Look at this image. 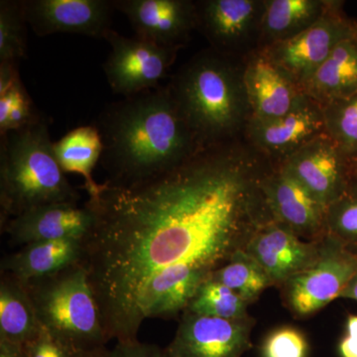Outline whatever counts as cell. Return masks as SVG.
<instances>
[{"label": "cell", "mask_w": 357, "mask_h": 357, "mask_svg": "<svg viewBox=\"0 0 357 357\" xmlns=\"http://www.w3.org/2000/svg\"><path fill=\"white\" fill-rule=\"evenodd\" d=\"M41 117L21 79L0 95V134L25 128Z\"/></svg>", "instance_id": "cell-29"}, {"label": "cell", "mask_w": 357, "mask_h": 357, "mask_svg": "<svg viewBox=\"0 0 357 357\" xmlns=\"http://www.w3.org/2000/svg\"><path fill=\"white\" fill-rule=\"evenodd\" d=\"M95 126L102 140L105 184L129 185L156 177L198 153L196 138L169 86L112 103Z\"/></svg>", "instance_id": "cell-2"}, {"label": "cell", "mask_w": 357, "mask_h": 357, "mask_svg": "<svg viewBox=\"0 0 357 357\" xmlns=\"http://www.w3.org/2000/svg\"><path fill=\"white\" fill-rule=\"evenodd\" d=\"M201 149L239 140L251 117L243 66L213 49L199 52L168 84Z\"/></svg>", "instance_id": "cell-3"}, {"label": "cell", "mask_w": 357, "mask_h": 357, "mask_svg": "<svg viewBox=\"0 0 357 357\" xmlns=\"http://www.w3.org/2000/svg\"><path fill=\"white\" fill-rule=\"evenodd\" d=\"M333 0H264L258 50L297 36L332 7Z\"/></svg>", "instance_id": "cell-21"}, {"label": "cell", "mask_w": 357, "mask_h": 357, "mask_svg": "<svg viewBox=\"0 0 357 357\" xmlns=\"http://www.w3.org/2000/svg\"><path fill=\"white\" fill-rule=\"evenodd\" d=\"M0 357H28L23 345L0 340Z\"/></svg>", "instance_id": "cell-33"}, {"label": "cell", "mask_w": 357, "mask_h": 357, "mask_svg": "<svg viewBox=\"0 0 357 357\" xmlns=\"http://www.w3.org/2000/svg\"><path fill=\"white\" fill-rule=\"evenodd\" d=\"M321 239L307 241L275 220L257 227L244 245V251L258 263L272 285L284 286L316 261Z\"/></svg>", "instance_id": "cell-15"}, {"label": "cell", "mask_w": 357, "mask_h": 357, "mask_svg": "<svg viewBox=\"0 0 357 357\" xmlns=\"http://www.w3.org/2000/svg\"><path fill=\"white\" fill-rule=\"evenodd\" d=\"M128 17L135 36L166 47L182 48L197 29V4L190 0H114Z\"/></svg>", "instance_id": "cell-16"}, {"label": "cell", "mask_w": 357, "mask_h": 357, "mask_svg": "<svg viewBox=\"0 0 357 357\" xmlns=\"http://www.w3.org/2000/svg\"><path fill=\"white\" fill-rule=\"evenodd\" d=\"M301 89L321 107L357 93L356 32L333 49Z\"/></svg>", "instance_id": "cell-20"}, {"label": "cell", "mask_w": 357, "mask_h": 357, "mask_svg": "<svg viewBox=\"0 0 357 357\" xmlns=\"http://www.w3.org/2000/svg\"><path fill=\"white\" fill-rule=\"evenodd\" d=\"M277 166L326 208L347 191L356 178V163L326 133L309 141Z\"/></svg>", "instance_id": "cell-10"}, {"label": "cell", "mask_w": 357, "mask_h": 357, "mask_svg": "<svg viewBox=\"0 0 357 357\" xmlns=\"http://www.w3.org/2000/svg\"><path fill=\"white\" fill-rule=\"evenodd\" d=\"M83 253L84 239L81 238L30 243L2 260L1 273L27 283L81 262Z\"/></svg>", "instance_id": "cell-19"}, {"label": "cell", "mask_w": 357, "mask_h": 357, "mask_svg": "<svg viewBox=\"0 0 357 357\" xmlns=\"http://www.w3.org/2000/svg\"><path fill=\"white\" fill-rule=\"evenodd\" d=\"M59 165L65 173H76L84 178L89 197L95 196L100 184L93 177L102 154V140L95 124L70 130L53 144Z\"/></svg>", "instance_id": "cell-23"}, {"label": "cell", "mask_w": 357, "mask_h": 357, "mask_svg": "<svg viewBox=\"0 0 357 357\" xmlns=\"http://www.w3.org/2000/svg\"><path fill=\"white\" fill-rule=\"evenodd\" d=\"M340 354L342 357H357V342L345 335L340 342Z\"/></svg>", "instance_id": "cell-34"}, {"label": "cell", "mask_w": 357, "mask_h": 357, "mask_svg": "<svg viewBox=\"0 0 357 357\" xmlns=\"http://www.w3.org/2000/svg\"><path fill=\"white\" fill-rule=\"evenodd\" d=\"M261 190L272 220L301 238L319 241L326 234V206L278 166L262 178Z\"/></svg>", "instance_id": "cell-14"}, {"label": "cell", "mask_w": 357, "mask_h": 357, "mask_svg": "<svg viewBox=\"0 0 357 357\" xmlns=\"http://www.w3.org/2000/svg\"><path fill=\"white\" fill-rule=\"evenodd\" d=\"M53 144L43 116L1 134L0 206L6 222L47 204H77L79 194L59 165Z\"/></svg>", "instance_id": "cell-4"}, {"label": "cell", "mask_w": 357, "mask_h": 357, "mask_svg": "<svg viewBox=\"0 0 357 357\" xmlns=\"http://www.w3.org/2000/svg\"><path fill=\"white\" fill-rule=\"evenodd\" d=\"M342 3L333 2L316 23L297 36L259 51L287 73L301 88L333 49L356 32V21L347 17Z\"/></svg>", "instance_id": "cell-7"}, {"label": "cell", "mask_w": 357, "mask_h": 357, "mask_svg": "<svg viewBox=\"0 0 357 357\" xmlns=\"http://www.w3.org/2000/svg\"><path fill=\"white\" fill-rule=\"evenodd\" d=\"M356 35H357V22H356Z\"/></svg>", "instance_id": "cell-39"}, {"label": "cell", "mask_w": 357, "mask_h": 357, "mask_svg": "<svg viewBox=\"0 0 357 357\" xmlns=\"http://www.w3.org/2000/svg\"><path fill=\"white\" fill-rule=\"evenodd\" d=\"M340 299L354 300L357 302V273L340 294Z\"/></svg>", "instance_id": "cell-35"}, {"label": "cell", "mask_w": 357, "mask_h": 357, "mask_svg": "<svg viewBox=\"0 0 357 357\" xmlns=\"http://www.w3.org/2000/svg\"><path fill=\"white\" fill-rule=\"evenodd\" d=\"M326 133L323 107L304 95L287 114L249 119L244 138L255 151L278 164L317 136Z\"/></svg>", "instance_id": "cell-12"}, {"label": "cell", "mask_w": 357, "mask_h": 357, "mask_svg": "<svg viewBox=\"0 0 357 357\" xmlns=\"http://www.w3.org/2000/svg\"><path fill=\"white\" fill-rule=\"evenodd\" d=\"M105 357H169L166 349L157 345L143 344L139 340L117 342Z\"/></svg>", "instance_id": "cell-32"}, {"label": "cell", "mask_w": 357, "mask_h": 357, "mask_svg": "<svg viewBox=\"0 0 357 357\" xmlns=\"http://www.w3.org/2000/svg\"><path fill=\"white\" fill-rule=\"evenodd\" d=\"M255 319H225L185 311L169 357H241L252 347Z\"/></svg>", "instance_id": "cell-11"}, {"label": "cell", "mask_w": 357, "mask_h": 357, "mask_svg": "<svg viewBox=\"0 0 357 357\" xmlns=\"http://www.w3.org/2000/svg\"><path fill=\"white\" fill-rule=\"evenodd\" d=\"M345 328H347V337L354 338L357 342V316L356 314L347 317Z\"/></svg>", "instance_id": "cell-36"}, {"label": "cell", "mask_w": 357, "mask_h": 357, "mask_svg": "<svg viewBox=\"0 0 357 357\" xmlns=\"http://www.w3.org/2000/svg\"><path fill=\"white\" fill-rule=\"evenodd\" d=\"M249 303L220 282L208 279L202 284L185 311L225 319L249 318Z\"/></svg>", "instance_id": "cell-25"}, {"label": "cell", "mask_w": 357, "mask_h": 357, "mask_svg": "<svg viewBox=\"0 0 357 357\" xmlns=\"http://www.w3.org/2000/svg\"><path fill=\"white\" fill-rule=\"evenodd\" d=\"M26 22L40 37L74 33L107 39L114 1L109 0H21Z\"/></svg>", "instance_id": "cell-13"}, {"label": "cell", "mask_w": 357, "mask_h": 357, "mask_svg": "<svg viewBox=\"0 0 357 357\" xmlns=\"http://www.w3.org/2000/svg\"><path fill=\"white\" fill-rule=\"evenodd\" d=\"M326 232L357 253V178L347 191L326 208Z\"/></svg>", "instance_id": "cell-28"}, {"label": "cell", "mask_w": 357, "mask_h": 357, "mask_svg": "<svg viewBox=\"0 0 357 357\" xmlns=\"http://www.w3.org/2000/svg\"><path fill=\"white\" fill-rule=\"evenodd\" d=\"M243 66L250 119L281 116L304 96L299 84L260 51L248 56Z\"/></svg>", "instance_id": "cell-18"}, {"label": "cell", "mask_w": 357, "mask_h": 357, "mask_svg": "<svg viewBox=\"0 0 357 357\" xmlns=\"http://www.w3.org/2000/svg\"><path fill=\"white\" fill-rule=\"evenodd\" d=\"M356 273L357 253L326 232L316 261L283 286L288 307L296 316H311L338 299Z\"/></svg>", "instance_id": "cell-6"}, {"label": "cell", "mask_w": 357, "mask_h": 357, "mask_svg": "<svg viewBox=\"0 0 357 357\" xmlns=\"http://www.w3.org/2000/svg\"><path fill=\"white\" fill-rule=\"evenodd\" d=\"M354 170H356V177L357 178V161L356 163V167H354Z\"/></svg>", "instance_id": "cell-38"}, {"label": "cell", "mask_w": 357, "mask_h": 357, "mask_svg": "<svg viewBox=\"0 0 357 357\" xmlns=\"http://www.w3.org/2000/svg\"><path fill=\"white\" fill-rule=\"evenodd\" d=\"M309 344L297 328L284 326L268 335L262 347L263 357H307Z\"/></svg>", "instance_id": "cell-30"}, {"label": "cell", "mask_w": 357, "mask_h": 357, "mask_svg": "<svg viewBox=\"0 0 357 357\" xmlns=\"http://www.w3.org/2000/svg\"><path fill=\"white\" fill-rule=\"evenodd\" d=\"M268 160L241 140L129 185L100 184L82 264L107 340H137L143 321L185 312L195 294L262 223Z\"/></svg>", "instance_id": "cell-1"}, {"label": "cell", "mask_w": 357, "mask_h": 357, "mask_svg": "<svg viewBox=\"0 0 357 357\" xmlns=\"http://www.w3.org/2000/svg\"><path fill=\"white\" fill-rule=\"evenodd\" d=\"M24 284L47 332L77 354L105 349L100 307L81 262Z\"/></svg>", "instance_id": "cell-5"}, {"label": "cell", "mask_w": 357, "mask_h": 357, "mask_svg": "<svg viewBox=\"0 0 357 357\" xmlns=\"http://www.w3.org/2000/svg\"><path fill=\"white\" fill-rule=\"evenodd\" d=\"M196 4L197 29L211 49L236 60L258 50L264 0H204Z\"/></svg>", "instance_id": "cell-9"}, {"label": "cell", "mask_w": 357, "mask_h": 357, "mask_svg": "<svg viewBox=\"0 0 357 357\" xmlns=\"http://www.w3.org/2000/svg\"><path fill=\"white\" fill-rule=\"evenodd\" d=\"M326 133L354 163L357 161V93L324 105Z\"/></svg>", "instance_id": "cell-26"}, {"label": "cell", "mask_w": 357, "mask_h": 357, "mask_svg": "<svg viewBox=\"0 0 357 357\" xmlns=\"http://www.w3.org/2000/svg\"><path fill=\"white\" fill-rule=\"evenodd\" d=\"M107 352V349H102V351L89 352V354H84L82 357H105Z\"/></svg>", "instance_id": "cell-37"}, {"label": "cell", "mask_w": 357, "mask_h": 357, "mask_svg": "<svg viewBox=\"0 0 357 357\" xmlns=\"http://www.w3.org/2000/svg\"><path fill=\"white\" fill-rule=\"evenodd\" d=\"M0 280V340L24 345L41 332L34 305L25 284L1 273Z\"/></svg>", "instance_id": "cell-22"}, {"label": "cell", "mask_w": 357, "mask_h": 357, "mask_svg": "<svg viewBox=\"0 0 357 357\" xmlns=\"http://www.w3.org/2000/svg\"><path fill=\"white\" fill-rule=\"evenodd\" d=\"M26 25L22 1H0V63H17L25 55Z\"/></svg>", "instance_id": "cell-27"}, {"label": "cell", "mask_w": 357, "mask_h": 357, "mask_svg": "<svg viewBox=\"0 0 357 357\" xmlns=\"http://www.w3.org/2000/svg\"><path fill=\"white\" fill-rule=\"evenodd\" d=\"M28 357H82L42 328L41 332L32 342L24 345Z\"/></svg>", "instance_id": "cell-31"}, {"label": "cell", "mask_w": 357, "mask_h": 357, "mask_svg": "<svg viewBox=\"0 0 357 357\" xmlns=\"http://www.w3.org/2000/svg\"><path fill=\"white\" fill-rule=\"evenodd\" d=\"M211 279L227 286L249 304L265 289L273 286L264 270L243 248L230 256L229 261L211 274Z\"/></svg>", "instance_id": "cell-24"}, {"label": "cell", "mask_w": 357, "mask_h": 357, "mask_svg": "<svg viewBox=\"0 0 357 357\" xmlns=\"http://www.w3.org/2000/svg\"><path fill=\"white\" fill-rule=\"evenodd\" d=\"M93 211L77 204H47L4 222L10 243L21 245L64 238L84 239L93 227Z\"/></svg>", "instance_id": "cell-17"}, {"label": "cell", "mask_w": 357, "mask_h": 357, "mask_svg": "<svg viewBox=\"0 0 357 357\" xmlns=\"http://www.w3.org/2000/svg\"><path fill=\"white\" fill-rule=\"evenodd\" d=\"M112 52L103 64L110 88L124 98L158 88L181 48L122 36L114 30L107 37Z\"/></svg>", "instance_id": "cell-8"}]
</instances>
